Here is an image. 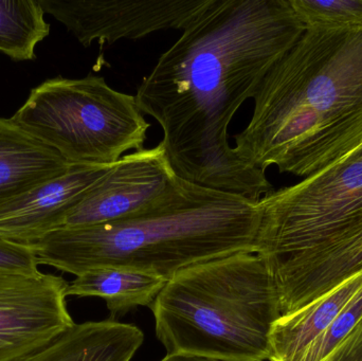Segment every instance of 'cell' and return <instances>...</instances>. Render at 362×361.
Segmentation results:
<instances>
[{
	"mask_svg": "<svg viewBox=\"0 0 362 361\" xmlns=\"http://www.w3.org/2000/svg\"><path fill=\"white\" fill-rule=\"evenodd\" d=\"M238 156L308 177L362 143V27L305 30L262 81Z\"/></svg>",
	"mask_w": 362,
	"mask_h": 361,
	"instance_id": "7a4b0ae2",
	"label": "cell"
},
{
	"mask_svg": "<svg viewBox=\"0 0 362 361\" xmlns=\"http://www.w3.org/2000/svg\"><path fill=\"white\" fill-rule=\"evenodd\" d=\"M181 179L165 146L124 155L69 214L65 226H97L141 215L170 199Z\"/></svg>",
	"mask_w": 362,
	"mask_h": 361,
	"instance_id": "52a82bcc",
	"label": "cell"
},
{
	"mask_svg": "<svg viewBox=\"0 0 362 361\" xmlns=\"http://www.w3.org/2000/svg\"><path fill=\"white\" fill-rule=\"evenodd\" d=\"M305 30L362 27V0H291Z\"/></svg>",
	"mask_w": 362,
	"mask_h": 361,
	"instance_id": "e0dca14e",
	"label": "cell"
},
{
	"mask_svg": "<svg viewBox=\"0 0 362 361\" xmlns=\"http://www.w3.org/2000/svg\"><path fill=\"white\" fill-rule=\"evenodd\" d=\"M11 120L70 165H115L124 153L144 150L151 126L135 95L91 74L48 78Z\"/></svg>",
	"mask_w": 362,
	"mask_h": 361,
	"instance_id": "5b68a950",
	"label": "cell"
},
{
	"mask_svg": "<svg viewBox=\"0 0 362 361\" xmlns=\"http://www.w3.org/2000/svg\"><path fill=\"white\" fill-rule=\"evenodd\" d=\"M208 0H40L84 47L185 29Z\"/></svg>",
	"mask_w": 362,
	"mask_h": 361,
	"instance_id": "ba28073f",
	"label": "cell"
},
{
	"mask_svg": "<svg viewBox=\"0 0 362 361\" xmlns=\"http://www.w3.org/2000/svg\"><path fill=\"white\" fill-rule=\"evenodd\" d=\"M358 148H362V143L358 146Z\"/></svg>",
	"mask_w": 362,
	"mask_h": 361,
	"instance_id": "7402d4cb",
	"label": "cell"
},
{
	"mask_svg": "<svg viewBox=\"0 0 362 361\" xmlns=\"http://www.w3.org/2000/svg\"><path fill=\"white\" fill-rule=\"evenodd\" d=\"M362 273V228L272 271L281 314L293 313Z\"/></svg>",
	"mask_w": 362,
	"mask_h": 361,
	"instance_id": "8fae6325",
	"label": "cell"
},
{
	"mask_svg": "<svg viewBox=\"0 0 362 361\" xmlns=\"http://www.w3.org/2000/svg\"><path fill=\"white\" fill-rule=\"evenodd\" d=\"M161 361H223L211 358L198 357V356L185 355V354H168Z\"/></svg>",
	"mask_w": 362,
	"mask_h": 361,
	"instance_id": "44dd1931",
	"label": "cell"
},
{
	"mask_svg": "<svg viewBox=\"0 0 362 361\" xmlns=\"http://www.w3.org/2000/svg\"><path fill=\"white\" fill-rule=\"evenodd\" d=\"M362 288V273L293 313L281 316L269 338L270 361H300Z\"/></svg>",
	"mask_w": 362,
	"mask_h": 361,
	"instance_id": "5bb4252c",
	"label": "cell"
},
{
	"mask_svg": "<svg viewBox=\"0 0 362 361\" xmlns=\"http://www.w3.org/2000/svg\"><path fill=\"white\" fill-rule=\"evenodd\" d=\"M115 165H71L63 175L2 208L0 237L31 246L63 228L69 214Z\"/></svg>",
	"mask_w": 362,
	"mask_h": 361,
	"instance_id": "30bf717a",
	"label": "cell"
},
{
	"mask_svg": "<svg viewBox=\"0 0 362 361\" xmlns=\"http://www.w3.org/2000/svg\"><path fill=\"white\" fill-rule=\"evenodd\" d=\"M325 361H362V319Z\"/></svg>",
	"mask_w": 362,
	"mask_h": 361,
	"instance_id": "ffe728a7",
	"label": "cell"
},
{
	"mask_svg": "<svg viewBox=\"0 0 362 361\" xmlns=\"http://www.w3.org/2000/svg\"><path fill=\"white\" fill-rule=\"evenodd\" d=\"M40 0H0V52L13 61H34L50 34Z\"/></svg>",
	"mask_w": 362,
	"mask_h": 361,
	"instance_id": "2e32d148",
	"label": "cell"
},
{
	"mask_svg": "<svg viewBox=\"0 0 362 361\" xmlns=\"http://www.w3.org/2000/svg\"><path fill=\"white\" fill-rule=\"evenodd\" d=\"M38 262L33 248L0 237V273L36 275Z\"/></svg>",
	"mask_w": 362,
	"mask_h": 361,
	"instance_id": "d6986e66",
	"label": "cell"
},
{
	"mask_svg": "<svg viewBox=\"0 0 362 361\" xmlns=\"http://www.w3.org/2000/svg\"><path fill=\"white\" fill-rule=\"evenodd\" d=\"M255 252L270 271L362 228V148L259 203Z\"/></svg>",
	"mask_w": 362,
	"mask_h": 361,
	"instance_id": "8992f818",
	"label": "cell"
},
{
	"mask_svg": "<svg viewBox=\"0 0 362 361\" xmlns=\"http://www.w3.org/2000/svg\"><path fill=\"white\" fill-rule=\"evenodd\" d=\"M67 288L51 273H0V361L36 351L74 326Z\"/></svg>",
	"mask_w": 362,
	"mask_h": 361,
	"instance_id": "9c48e42d",
	"label": "cell"
},
{
	"mask_svg": "<svg viewBox=\"0 0 362 361\" xmlns=\"http://www.w3.org/2000/svg\"><path fill=\"white\" fill-rule=\"evenodd\" d=\"M304 32L291 0H208L194 15L135 95L180 177L255 201L274 192L230 146L228 129Z\"/></svg>",
	"mask_w": 362,
	"mask_h": 361,
	"instance_id": "6da1fadb",
	"label": "cell"
},
{
	"mask_svg": "<svg viewBox=\"0 0 362 361\" xmlns=\"http://www.w3.org/2000/svg\"><path fill=\"white\" fill-rule=\"evenodd\" d=\"M65 159L10 119L0 118V209L65 174Z\"/></svg>",
	"mask_w": 362,
	"mask_h": 361,
	"instance_id": "7c38bea8",
	"label": "cell"
},
{
	"mask_svg": "<svg viewBox=\"0 0 362 361\" xmlns=\"http://www.w3.org/2000/svg\"><path fill=\"white\" fill-rule=\"evenodd\" d=\"M150 309L168 354L223 361L268 360L270 333L282 316L274 276L255 252L183 269Z\"/></svg>",
	"mask_w": 362,
	"mask_h": 361,
	"instance_id": "277c9868",
	"label": "cell"
},
{
	"mask_svg": "<svg viewBox=\"0 0 362 361\" xmlns=\"http://www.w3.org/2000/svg\"><path fill=\"white\" fill-rule=\"evenodd\" d=\"M167 280L125 267L104 266L85 271L68 283V296L99 297L112 314L150 307Z\"/></svg>",
	"mask_w": 362,
	"mask_h": 361,
	"instance_id": "9a60e30c",
	"label": "cell"
},
{
	"mask_svg": "<svg viewBox=\"0 0 362 361\" xmlns=\"http://www.w3.org/2000/svg\"><path fill=\"white\" fill-rule=\"evenodd\" d=\"M133 324L85 322L49 345L11 361H131L144 343Z\"/></svg>",
	"mask_w": 362,
	"mask_h": 361,
	"instance_id": "4fadbf2b",
	"label": "cell"
},
{
	"mask_svg": "<svg viewBox=\"0 0 362 361\" xmlns=\"http://www.w3.org/2000/svg\"><path fill=\"white\" fill-rule=\"evenodd\" d=\"M259 201L181 179L154 209L127 220L63 227L32 246L38 265L80 276L98 267L136 269L169 281L213 259L255 252Z\"/></svg>",
	"mask_w": 362,
	"mask_h": 361,
	"instance_id": "3957f363",
	"label": "cell"
},
{
	"mask_svg": "<svg viewBox=\"0 0 362 361\" xmlns=\"http://www.w3.org/2000/svg\"><path fill=\"white\" fill-rule=\"evenodd\" d=\"M362 319V288L300 361H325Z\"/></svg>",
	"mask_w": 362,
	"mask_h": 361,
	"instance_id": "ac0fdd59",
	"label": "cell"
}]
</instances>
